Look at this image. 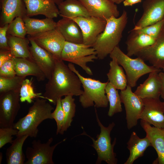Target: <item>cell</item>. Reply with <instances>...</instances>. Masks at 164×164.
Segmentation results:
<instances>
[{"instance_id":"41","label":"cell","mask_w":164,"mask_h":164,"mask_svg":"<svg viewBox=\"0 0 164 164\" xmlns=\"http://www.w3.org/2000/svg\"><path fill=\"white\" fill-rule=\"evenodd\" d=\"M14 57L10 50H0V66L6 61L12 60Z\"/></svg>"},{"instance_id":"16","label":"cell","mask_w":164,"mask_h":164,"mask_svg":"<svg viewBox=\"0 0 164 164\" xmlns=\"http://www.w3.org/2000/svg\"><path fill=\"white\" fill-rule=\"evenodd\" d=\"M144 107L140 119L155 127H164V112L159 98L143 99Z\"/></svg>"},{"instance_id":"13","label":"cell","mask_w":164,"mask_h":164,"mask_svg":"<svg viewBox=\"0 0 164 164\" xmlns=\"http://www.w3.org/2000/svg\"><path fill=\"white\" fill-rule=\"evenodd\" d=\"M142 7V14L132 29L152 24L164 18V0H145Z\"/></svg>"},{"instance_id":"3","label":"cell","mask_w":164,"mask_h":164,"mask_svg":"<svg viewBox=\"0 0 164 164\" xmlns=\"http://www.w3.org/2000/svg\"><path fill=\"white\" fill-rule=\"evenodd\" d=\"M47 101L43 98H36L29 108L27 114L14 124L13 127L18 130L16 136L27 135L36 138L41 123L46 119H53L52 111L54 108Z\"/></svg>"},{"instance_id":"38","label":"cell","mask_w":164,"mask_h":164,"mask_svg":"<svg viewBox=\"0 0 164 164\" xmlns=\"http://www.w3.org/2000/svg\"><path fill=\"white\" fill-rule=\"evenodd\" d=\"M18 130L13 127L1 128H0V149L6 144L12 143L13 135H16Z\"/></svg>"},{"instance_id":"21","label":"cell","mask_w":164,"mask_h":164,"mask_svg":"<svg viewBox=\"0 0 164 164\" xmlns=\"http://www.w3.org/2000/svg\"><path fill=\"white\" fill-rule=\"evenodd\" d=\"M159 73L154 71L150 73L147 78L138 87L134 92L135 93L142 99L159 98L162 84Z\"/></svg>"},{"instance_id":"26","label":"cell","mask_w":164,"mask_h":164,"mask_svg":"<svg viewBox=\"0 0 164 164\" xmlns=\"http://www.w3.org/2000/svg\"><path fill=\"white\" fill-rule=\"evenodd\" d=\"M59 15L62 18L72 19L79 16H91L78 0H64L58 5Z\"/></svg>"},{"instance_id":"28","label":"cell","mask_w":164,"mask_h":164,"mask_svg":"<svg viewBox=\"0 0 164 164\" xmlns=\"http://www.w3.org/2000/svg\"><path fill=\"white\" fill-rule=\"evenodd\" d=\"M28 137L27 135L17 136L13 140L11 145L6 150L5 156L7 164H24L26 157L22 147Z\"/></svg>"},{"instance_id":"25","label":"cell","mask_w":164,"mask_h":164,"mask_svg":"<svg viewBox=\"0 0 164 164\" xmlns=\"http://www.w3.org/2000/svg\"><path fill=\"white\" fill-rule=\"evenodd\" d=\"M127 144L130 154L124 164H133L136 160L143 156L144 152L148 147L151 146V142L147 136L140 138L135 132L131 133Z\"/></svg>"},{"instance_id":"34","label":"cell","mask_w":164,"mask_h":164,"mask_svg":"<svg viewBox=\"0 0 164 164\" xmlns=\"http://www.w3.org/2000/svg\"><path fill=\"white\" fill-rule=\"evenodd\" d=\"M26 78L17 75L9 78L0 77V94L12 91H19Z\"/></svg>"},{"instance_id":"12","label":"cell","mask_w":164,"mask_h":164,"mask_svg":"<svg viewBox=\"0 0 164 164\" xmlns=\"http://www.w3.org/2000/svg\"><path fill=\"white\" fill-rule=\"evenodd\" d=\"M72 19L77 22L81 30L83 43L91 47L103 31L106 24V20L93 16H79Z\"/></svg>"},{"instance_id":"30","label":"cell","mask_w":164,"mask_h":164,"mask_svg":"<svg viewBox=\"0 0 164 164\" xmlns=\"http://www.w3.org/2000/svg\"><path fill=\"white\" fill-rule=\"evenodd\" d=\"M7 35L10 50L15 57L33 60L29 50L30 41L28 38H22Z\"/></svg>"},{"instance_id":"45","label":"cell","mask_w":164,"mask_h":164,"mask_svg":"<svg viewBox=\"0 0 164 164\" xmlns=\"http://www.w3.org/2000/svg\"><path fill=\"white\" fill-rule=\"evenodd\" d=\"M54 2L56 5H58L61 3L63 2L64 0H50Z\"/></svg>"},{"instance_id":"32","label":"cell","mask_w":164,"mask_h":164,"mask_svg":"<svg viewBox=\"0 0 164 164\" xmlns=\"http://www.w3.org/2000/svg\"><path fill=\"white\" fill-rule=\"evenodd\" d=\"M71 95L65 96L61 99L62 107L65 114V119L63 125L60 133L63 135L64 132L71 126L73 120V118L75 115L76 104L75 99Z\"/></svg>"},{"instance_id":"20","label":"cell","mask_w":164,"mask_h":164,"mask_svg":"<svg viewBox=\"0 0 164 164\" xmlns=\"http://www.w3.org/2000/svg\"><path fill=\"white\" fill-rule=\"evenodd\" d=\"M2 11L0 25L9 24L18 17L26 16V7L23 0H0Z\"/></svg>"},{"instance_id":"6","label":"cell","mask_w":164,"mask_h":164,"mask_svg":"<svg viewBox=\"0 0 164 164\" xmlns=\"http://www.w3.org/2000/svg\"><path fill=\"white\" fill-rule=\"evenodd\" d=\"M95 109L96 120L101 130L100 134H97L96 136L97 139L95 140L85 132L80 135L87 136L92 140L93 144L91 146L96 150L98 155L96 164H100L102 161H104L108 164H116L118 159L116 157V154L114 151L116 138H115L111 143L110 135V133L115 124L112 122L108 127L104 126L100 121Z\"/></svg>"},{"instance_id":"43","label":"cell","mask_w":164,"mask_h":164,"mask_svg":"<svg viewBox=\"0 0 164 164\" xmlns=\"http://www.w3.org/2000/svg\"><path fill=\"white\" fill-rule=\"evenodd\" d=\"M142 0H124L123 2L125 6H132L133 5L141 2Z\"/></svg>"},{"instance_id":"48","label":"cell","mask_w":164,"mask_h":164,"mask_svg":"<svg viewBox=\"0 0 164 164\" xmlns=\"http://www.w3.org/2000/svg\"><path fill=\"white\" fill-rule=\"evenodd\" d=\"M163 69V73H164V65L163 66L162 68Z\"/></svg>"},{"instance_id":"15","label":"cell","mask_w":164,"mask_h":164,"mask_svg":"<svg viewBox=\"0 0 164 164\" xmlns=\"http://www.w3.org/2000/svg\"><path fill=\"white\" fill-rule=\"evenodd\" d=\"M29 39L31 44L29 50L32 59L48 80L54 70L56 59L51 53L39 45L33 40Z\"/></svg>"},{"instance_id":"10","label":"cell","mask_w":164,"mask_h":164,"mask_svg":"<svg viewBox=\"0 0 164 164\" xmlns=\"http://www.w3.org/2000/svg\"><path fill=\"white\" fill-rule=\"evenodd\" d=\"M19 91L0 94V127H13L20 108Z\"/></svg>"},{"instance_id":"44","label":"cell","mask_w":164,"mask_h":164,"mask_svg":"<svg viewBox=\"0 0 164 164\" xmlns=\"http://www.w3.org/2000/svg\"><path fill=\"white\" fill-rule=\"evenodd\" d=\"M116 4H120L123 2L124 0H110Z\"/></svg>"},{"instance_id":"40","label":"cell","mask_w":164,"mask_h":164,"mask_svg":"<svg viewBox=\"0 0 164 164\" xmlns=\"http://www.w3.org/2000/svg\"><path fill=\"white\" fill-rule=\"evenodd\" d=\"M9 24H6L0 27V49L10 50L8 43L7 31Z\"/></svg>"},{"instance_id":"29","label":"cell","mask_w":164,"mask_h":164,"mask_svg":"<svg viewBox=\"0 0 164 164\" xmlns=\"http://www.w3.org/2000/svg\"><path fill=\"white\" fill-rule=\"evenodd\" d=\"M111 59L109 63L110 68L107 74L108 82L118 90H124L128 85L126 75L116 59Z\"/></svg>"},{"instance_id":"39","label":"cell","mask_w":164,"mask_h":164,"mask_svg":"<svg viewBox=\"0 0 164 164\" xmlns=\"http://www.w3.org/2000/svg\"><path fill=\"white\" fill-rule=\"evenodd\" d=\"M16 75L13 59L6 61L0 66V77L9 78Z\"/></svg>"},{"instance_id":"11","label":"cell","mask_w":164,"mask_h":164,"mask_svg":"<svg viewBox=\"0 0 164 164\" xmlns=\"http://www.w3.org/2000/svg\"><path fill=\"white\" fill-rule=\"evenodd\" d=\"M28 38L51 53L56 59H61V53L66 41L57 27L32 36L28 35Z\"/></svg>"},{"instance_id":"5","label":"cell","mask_w":164,"mask_h":164,"mask_svg":"<svg viewBox=\"0 0 164 164\" xmlns=\"http://www.w3.org/2000/svg\"><path fill=\"white\" fill-rule=\"evenodd\" d=\"M111 58H114L118 63L125 71L128 85L132 88L135 87L139 78L151 72L161 71L160 69L147 65L141 58L133 59L125 54L118 46L116 47L109 55Z\"/></svg>"},{"instance_id":"4","label":"cell","mask_w":164,"mask_h":164,"mask_svg":"<svg viewBox=\"0 0 164 164\" xmlns=\"http://www.w3.org/2000/svg\"><path fill=\"white\" fill-rule=\"evenodd\" d=\"M69 68L78 76L83 88V93L80 96L79 101L84 108L93 106L97 108H106L108 101L106 93L105 87L108 81L102 82L100 80L81 75L71 63L68 64Z\"/></svg>"},{"instance_id":"2","label":"cell","mask_w":164,"mask_h":164,"mask_svg":"<svg viewBox=\"0 0 164 164\" xmlns=\"http://www.w3.org/2000/svg\"><path fill=\"white\" fill-rule=\"evenodd\" d=\"M103 31L97 37L93 47L98 59L103 60L110 55L118 44L128 21L127 12L124 10L118 17H111L106 20Z\"/></svg>"},{"instance_id":"8","label":"cell","mask_w":164,"mask_h":164,"mask_svg":"<svg viewBox=\"0 0 164 164\" xmlns=\"http://www.w3.org/2000/svg\"><path fill=\"white\" fill-rule=\"evenodd\" d=\"M66 138L51 146L53 140L50 138L46 143H42L40 140H34L32 142V146L26 150L27 160L25 164H54L53 160V152L57 146L64 141Z\"/></svg>"},{"instance_id":"37","label":"cell","mask_w":164,"mask_h":164,"mask_svg":"<svg viewBox=\"0 0 164 164\" xmlns=\"http://www.w3.org/2000/svg\"><path fill=\"white\" fill-rule=\"evenodd\" d=\"M61 98L58 100L55 109L52 113L53 118L55 120L56 123L57 135L60 134L65 119V114L61 102Z\"/></svg>"},{"instance_id":"31","label":"cell","mask_w":164,"mask_h":164,"mask_svg":"<svg viewBox=\"0 0 164 164\" xmlns=\"http://www.w3.org/2000/svg\"><path fill=\"white\" fill-rule=\"evenodd\" d=\"M105 93L109 103L108 115L112 117L115 114L122 111L121 101L117 89L108 81L105 87Z\"/></svg>"},{"instance_id":"1","label":"cell","mask_w":164,"mask_h":164,"mask_svg":"<svg viewBox=\"0 0 164 164\" xmlns=\"http://www.w3.org/2000/svg\"><path fill=\"white\" fill-rule=\"evenodd\" d=\"M81 81L76 74L63 61L56 59L55 66L51 77L45 86L43 96L49 102L56 105L63 96H80L83 93Z\"/></svg>"},{"instance_id":"27","label":"cell","mask_w":164,"mask_h":164,"mask_svg":"<svg viewBox=\"0 0 164 164\" xmlns=\"http://www.w3.org/2000/svg\"><path fill=\"white\" fill-rule=\"evenodd\" d=\"M27 30L28 35L32 36L54 29L57 27V23L53 19L46 18L39 19L25 16L23 18Z\"/></svg>"},{"instance_id":"24","label":"cell","mask_w":164,"mask_h":164,"mask_svg":"<svg viewBox=\"0 0 164 164\" xmlns=\"http://www.w3.org/2000/svg\"><path fill=\"white\" fill-rule=\"evenodd\" d=\"M57 28L65 41L75 43H82L83 37L81 30L73 19L62 18L57 22Z\"/></svg>"},{"instance_id":"18","label":"cell","mask_w":164,"mask_h":164,"mask_svg":"<svg viewBox=\"0 0 164 164\" xmlns=\"http://www.w3.org/2000/svg\"><path fill=\"white\" fill-rule=\"evenodd\" d=\"M140 125L145 132L152 146L156 151L158 157L153 162L154 164H164V127L159 128L152 126L141 120Z\"/></svg>"},{"instance_id":"36","label":"cell","mask_w":164,"mask_h":164,"mask_svg":"<svg viewBox=\"0 0 164 164\" xmlns=\"http://www.w3.org/2000/svg\"><path fill=\"white\" fill-rule=\"evenodd\" d=\"M164 19L152 24L145 26L139 29L133 30L152 37H158L163 29Z\"/></svg>"},{"instance_id":"49","label":"cell","mask_w":164,"mask_h":164,"mask_svg":"<svg viewBox=\"0 0 164 164\" xmlns=\"http://www.w3.org/2000/svg\"><path fill=\"white\" fill-rule=\"evenodd\" d=\"M163 19H164V18ZM163 29H164V25L163 27Z\"/></svg>"},{"instance_id":"7","label":"cell","mask_w":164,"mask_h":164,"mask_svg":"<svg viewBox=\"0 0 164 164\" xmlns=\"http://www.w3.org/2000/svg\"><path fill=\"white\" fill-rule=\"evenodd\" d=\"M61 59L64 61L80 66L88 75H93L92 72L87 65L98 59L96 52L92 47L84 43H75L65 41L63 49Z\"/></svg>"},{"instance_id":"46","label":"cell","mask_w":164,"mask_h":164,"mask_svg":"<svg viewBox=\"0 0 164 164\" xmlns=\"http://www.w3.org/2000/svg\"><path fill=\"white\" fill-rule=\"evenodd\" d=\"M2 152L0 153V164L2 163Z\"/></svg>"},{"instance_id":"17","label":"cell","mask_w":164,"mask_h":164,"mask_svg":"<svg viewBox=\"0 0 164 164\" xmlns=\"http://www.w3.org/2000/svg\"><path fill=\"white\" fill-rule=\"evenodd\" d=\"M135 56L144 61H148L155 67L162 69L164 65V29L152 45L142 50Z\"/></svg>"},{"instance_id":"9","label":"cell","mask_w":164,"mask_h":164,"mask_svg":"<svg viewBox=\"0 0 164 164\" xmlns=\"http://www.w3.org/2000/svg\"><path fill=\"white\" fill-rule=\"evenodd\" d=\"M120 94L125 110L127 128L130 130L137 125L140 119L144 107L143 99L133 92L128 85L125 90L121 91Z\"/></svg>"},{"instance_id":"23","label":"cell","mask_w":164,"mask_h":164,"mask_svg":"<svg viewBox=\"0 0 164 164\" xmlns=\"http://www.w3.org/2000/svg\"><path fill=\"white\" fill-rule=\"evenodd\" d=\"M157 38L132 29L126 42V54L130 57L135 56L142 50L152 45Z\"/></svg>"},{"instance_id":"47","label":"cell","mask_w":164,"mask_h":164,"mask_svg":"<svg viewBox=\"0 0 164 164\" xmlns=\"http://www.w3.org/2000/svg\"><path fill=\"white\" fill-rule=\"evenodd\" d=\"M162 107L163 109V111L164 112V101L162 102Z\"/></svg>"},{"instance_id":"35","label":"cell","mask_w":164,"mask_h":164,"mask_svg":"<svg viewBox=\"0 0 164 164\" xmlns=\"http://www.w3.org/2000/svg\"><path fill=\"white\" fill-rule=\"evenodd\" d=\"M7 34L22 38H26L27 30L22 17H17L9 24Z\"/></svg>"},{"instance_id":"33","label":"cell","mask_w":164,"mask_h":164,"mask_svg":"<svg viewBox=\"0 0 164 164\" xmlns=\"http://www.w3.org/2000/svg\"><path fill=\"white\" fill-rule=\"evenodd\" d=\"M32 78L31 79L26 78L22 82L19 91L20 99L22 102H26L30 104L35 98L46 99L41 93H35L32 86Z\"/></svg>"},{"instance_id":"19","label":"cell","mask_w":164,"mask_h":164,"mask_svg":"<svg viewBox=\"0 0 164 164\" xmlns=\"http://www.w3.org/2000/svg\"><path fill=\"white\" fill-rule=\"evenodd\" d=\"M26 7V16L31 17L39 15L53 19L59 15L56 4L50 0H23Z\"/></svg>"},{"instance_id":"42","label":"cell","mask_w":164,"mask_h":164,"mask_svg":"<svg viewBox=\"0 0 164 164\" xmlns=\"http://www.w3.org/2000/svg\"><path fill=\"white\" fill-rule=\"evenodd\" d=\"M159 74L162 84V89L160 96L164 99V73L161 71L159 73Z\"/></svg>"},{"instance_id":"22","label":"cell","mask_w":164,"mask_h":164,"mask_svg":"<svg viewBox=\"0 0 164 164\" xmlns=\"http://www.w3.org/2000/svg\"><path fill=\"white\" fill-rule=\"evenodd\" d=\"M13 61L16 75L25 77L32 76L35 77L38 81H44L46 78L44 73L33 60L14 57Z\"/></svg>"},{"instance_id":"14","label":"cell","mask_w":164,"mask_h":164,"mask_svg":"<svg viewBox=\"0 0 164 164\" xmlns=\"http://www.w3.org/2000/svg\"><path fill=\"white\" fill-rule=\"evenodd\" d=\"M86 8L91 16L106 20L118 17L119 12L116 4L110 0H78Z\"/></svg>"}]
</instances>
